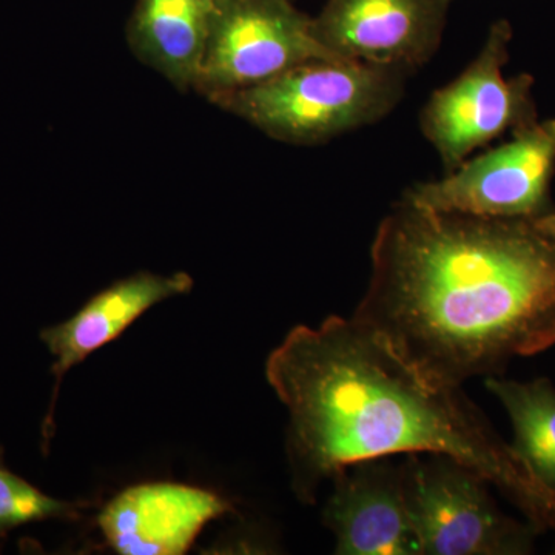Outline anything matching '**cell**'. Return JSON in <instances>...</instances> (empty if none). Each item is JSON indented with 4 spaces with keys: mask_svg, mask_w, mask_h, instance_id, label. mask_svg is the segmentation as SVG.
<instances>
[{
    "mask_svg": "<svg viewBox=\"0 0 555 555\" xmlns=\"http://www.w3.org/2000/svg\"><path fill=\"white\" fill-rule=\"evenodd\" d=\"M409 518L422 555H529L543 534L507 516L491 483L447 455L409 454L401 462Z\"/></svg>",
    "mask_w": 555,
    "mask_h": 555,
    "instance_id": "cell-4",
    "label": "cell"
},
{
    "mask_svg": "<svg viewBox=\"0 0 555 555\" xmlns=\"http://www.w3.org/2000/svg\"><path fill=\"white\" fill-rule=\"evenodd\" d=\"M452 0H327L312 17L320 46L339 60L414 72L436 56Z\"/></svg>",
    "mask_w": 555,
    "mask_h": 555,
    "instance_id": "cell-8",
    "label": "cell"
},
{
    "mask_svg": "<svg viewBox=\"0 0 555 555\" xmlns=\"http://www.w3.org/2000/svg\"><path fill=\"white\" fill-rule=\"evenodd\" d=\"M534 224V228L539 230L542 235H545L547 240L553 241L555 243V210L547 211L543 217L534 219L531 221Z\"/></svg>",
    "mask_w": 555,
    "mask_h": 555,
    "instance_id": "cell-15",
    "label": "cell"
},
{
    "mask_svg": "<svg viewBox=\"0 0 555 555\" xmlns=\"http://www.w3.org/2000/svg\"><path fill=\"white\" fill-rule=\"evenodd\" d=\"M87 502H67L43 494L0 462V540L20 526L46 520H79Z\"/></svg>",
    "mask_w": 555,
    "mask_h": 555,
    "instance_id": "cell-14",
    "label": "cell"
},
{
    "mask_svg": "<svg viewBox=\"0 0 555 555\" xmlns=\"http://www.w3.org/2000/svg\"><path fill=\"white\" fill-rule=\"evenodd\" d=\"M266 378L288 411L292 489L315 505L345 466L398 454L451 456L473 467L540 531L555 529V491L496 434L462 387L420 375L357 320L292 328Z\"/></svg>",
    "mask_w": 555,
    "mask_h": 555,
    "instance_id": "cell-2",
    "label": "cell"
},
{
    "mask_svg": "<svg viewBox=\"0 0 555 555\" xmlns=\"http://www.w3.org/2000/svg\"><path fill=\"white\" fill-rule=\"evenodd\" d=\"M486 389L505 408L513 425L514 451L555 491V386L550 378L516 382L485 379Z\"/></svg>",
    "mask_w": 555,
    "mask_h": 555,
    "instance_id": "cell-13",
    "label": "cell"
},
{
    "mask_svg": "<svg viewBox=\"0 0 555 555\" xmlns=\"http://www.w3.org/2000/svg\"><path fill=\"white\" fill-rule=\"evenodd\" d=\"M192 288V276L185 272L171 275L138 272L116 281L112 286L94 295L64 323L40 331V341L54 357L51 366V374L54 377L53 396L42 423L43 452H47L53 438L54 408L62 379L67 372L101 347L118 338L153 306L179 295L190 294Z\"/></svg>",
    "mask_w": 555,
    "mask_h": 555,
    "instance_id": "cell-11",
    "label": "cell"
},
{
    "mask_svg": "<svg viewBox=\"0 0 555 555\" xmlns=\"http://www.w3.org/2000/svg\"><path fill=\"white\" fill-rule=\"evenodd\" d=\"M409 73L360 61L313 60L210 102L275 141L318 145L385 119L403 100Z\"/></svg>",
    "mask_w": 555,
    "mask_h": 555,
    "instance_id": "cell-3",
    "label": "cell"
},
{
    "mask_svg": "<svg viewBox=\"0 0 555 555\" xmlns=\"http://www.w3.org/2000/svg\"><path fill=\"white\" fill-rule=\"evenodd\" d=\"M353 320L441 386L500 377L555 346V243L525 219L429 210L379 222Z\"/></svg>",
    "mask_w": 555,
    "mask_h": 555,
    "instance_id": "cell-1",
    "label": "cell"
},
{
    "mask_svg": "<svg viewBox=\"0 0 555 555\" xmlns=\"http://www.w3.org/2000/svg\"><path fill=\"white\" fill-rule=\"evenodd\" d=\"M232 509L228 499L208 489L156 481L120 492L101 511L98 525L115 553L181 555L204 526Z\"/></svg>",
    "mask_w": 555,
    "mask_h": 555,
    "instance_id": "cell-10",
    "label": "cell"
},
{
    "mask_svg": "<svg viewBox=\"0 0 555 555\" xmlns=\"http://www.w3.org/2000/svg\"><path fill=\"white\" fill-rule=\"evenodd\" d=\"M513 25L494 22L483 46L462 75L434 91L420 115V129L436 149L444 169L455 170L477 149L507 130L535 122L534 78H506Z\"/></svg>",
    "mask_w": 555,
    "mask_h": 555,
    "instance_id": "cell-5",
    "label": "cell"
},
{
    "mask_svg": "<svg viewBox=\"0 0 555 555\" xmlns=\"http://www.w3.org/2000/svg\"><path fill=\"white\" fill-rule=\"evenodd\" d=\"M555 170V118L513 131L500 147L466 159L436 181L406 190L404 198L448 214L534 221L553 210L550 185Z\"/></svg>",
    "mask_w": 555,
    "mask_h": 555,
    "instance_id": "cell-7",
    "label": "cell"
},
{
    "mask_svg": "<svg viewBox=\"0 0 555 555\" xmlns=\"http://www.w3.org/2000/svg\"><path fill=\"white\" fill-rule=\"evenodd\" d=\"M313 60L339 57L318 43L312 17L291 0H215L193 90L210 101Z\"/></svg>",
    "mask_w": 555,
    "mask_h": 555,
    "instance_id": "cell-6",
    "label": "cell"
},
{
    "mask_svg": "<svg viewBox=\"0 0 555 555\" xmlns=\"http://www.w3.org/2000/svg\"><path fill=\"white\" fill-rule=\"evenodd\" d=\"M215 0H138L127 25L134 56L178 90H193Z\"/></svg>",
    "mask_w": 555,
    "mask_h": 555,
    "instance_id": "cell-12",
    "label": "cell"
},
{
    "mask_svg": "<svg viewBox=\"0 0 555 555\" xmlns=\"http://www.w3.org/2000/svg\"><path fill=\"white\" fill-rule=\"evenodd\" d=\"M0 462H3V451H2V448H0Z\"/></svg>",
    "mask_w": 555,
    "mask_h": 555,
    "instance_id": "cell-16",
    "label": "cell"
},
{
    "mask_svg": "<svg viewBox=\"0 0 555 555\" xmlns=\"http://www.w3.org/2000/svg\"><path fill=\"white\" fill-rule=\"evenodd\" d=\"M323 511L338 555H422L403 492L401 463L390 456L345 466Z\"/></svg>",
    "mask_w": 555,
    "mask_h": 555,
    "instance_id": "cell-9",
    "label": "cell"
}]
</instances>
